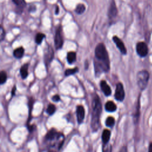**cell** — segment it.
Listing matches in <instances>:
<instances>
[{
  "label": "cell",
  "instance_id": "30",
  "mask_svg": "<svg viewBox=\"0 0 152 152\" xmlns=\"http://www.w3.org/2000/svg\"><path fill=\"white\" fill-rule=\"evenodd\" d=\"M16 86H14L12 90V96H14L15 95V92H16Z\"/></svg>",
  "mask_w": 152,
  "mask_h": 152
},
{
  "label": "cell",
  "instance_id": "19",
  "mask_svg": "<svg viewBox=\"0 0 152 152\" xmlns=\"http://www.w3.org/2000/svg\"><path fill=\"white\" fill-rule=\"evenodd\" d=\"M45 37V35L44 33H37L35 37V42L37 45H40L42 42L44 38Z\"/></svg>",
  "mask_w": 152,
  "mask_h": 152
},
{
  "label": "cell",
  "instance_id": "1",
  "mask_svg": "<svg viewBox=\"0 0 152 152\" xmlns=\"http://www.w3.org/2000/svg\"><path fill=\"white\" fill-rule=\"evenodd\" d=\"M96 60L94 62L96 76L103 72H108L110 68V61L106 47L102 43L99 44L95 51Z\"/></svg>",
  "mask_w": 152,
  "mask_h": 152
},
{
  "label": "cell",
  "instance_id": "7",
  "mask_svg": "<svg viewBox=\"0 0 152 152\" xmlns=\"http://www.w3.org/2000/svg\"><path fill=\"white\" fill-rule=\"evenodd\" d=\"M136 51L139 56L141 57H146L148 54V47L144 42H138L136 45Z\"/></svg>",
  "mask_w": 152,
  "mask_h": 152
},
{
  "label": "cell",
  "instance_id": "6",
  "mask_svg": "<svg viewBox=\"0 0 152 152\" xmlns=\"http://www.w3.org/2000/svg\"><path fill=\"white\" fill-rule=\"evenodd\" d=\"M115 98L117 100L120 102H123L125 99V91L124 86L121 83H118L117 85Z\"/></svg>",
  "mask_w": 152,
  "mask_h": 152
},
{
  "label": "cell",
  "instance_id": "23",
  "mask_svg": "<svg viewBox=\"0 0 152 152\" xmlns=\"http://www.w3.org/2000/svg\"><path fill=\"white\" fill-rule=\"evenodd\" d=\"M78 71H79V68L77 67H75L74 68H69V69H67L65 70V76H69V75L75 74Z\"/></svg>",
  "mask_w": 152,
  "mask_h": 152
},
{
  "label": "cell",
  "instance_id": "17",
  "mask_svg": "<svg viewBox=\"0 0 152 152\" xmlns=\"http://www.w3.org/2000/svg\"><path fill=\"white\" fill-rule=\"evenodd\" d=\"M140 103L139 100L138 102V104L137 105V108L136 109V112L133 113V120L135 124H137L138 122L139 117H140Z\"/></svg>",
  "mask_w": 152,
  "mask_h": 152
},
{
  "label": "cell",
  "instance_id": "2",
  "mask_svg": "<svg viewBox=\"0 0 152 152\" xmlns=\"http://www.w3.org/2000/svg\"><path fill=\"white\" fill-rule=\"evenodd\" d=\"M102 110L100 99L98 95L95 94L92 102V118L91 128L93 132H96L100 127V117Z\"/></svg>",
  "mask_w": 152,
  "mask_h": 152
},
{
  "label": "cell",
  "instance_id": "12",
  "mask_svg": "<svg viewBox=\"0 0 152 152\" xmlns=\"http://www.w3.org/2000/svg\"><path fill=\"white\" fill-rule=\"evenodd\" d=\"M117 14V9L115 3V1H113L109 9V17H113Z\"/></svg>",
  "mask_w": 152,
  "mask_h": 152
},
{
  "label": "cell",
  "instance_id": "9",
  "mask_svg": "<svg viewBox=\"0 0 152 152\" xmlns=\"http://www.w3.org/2000/svg\"><path fill=\"white\" fill-rule=\"evenodd\" d=\"M76 113H77V122L79 124H80L83 123L85 117V110L82 105H78L77 106Z\"/></svg>",
  "mask_w": 152,
  "mask_h": 152
},
{
  "label": "cell",
  "instance_id": "5",
  "mask_svg": "<svg viewBox=\"0 0 152 152\" xmlns=\"http://www.w3.org/2000/svg\"><path fill=\"white\" fill-rule=\"evenodd\" d=\"M54 42H55V46L57 49H60L62 48L64 44V40H63V36L62 34V29L61 27H59L56 30Z\"/></svg>",
  "mask_w": 152,
  "mask_h": 152
},
{
  "label": "cell",
  "instance_id": "15",
  "mask_svg": "<svg viewBox=\"0 0 152 152\" xmlns=\"http://www.w3.org/2000/svg\"><path fill=\"white\" fill-rule=\"evenodd\" d=\"M28 67H29V65L28 64H26L24 65H23L21 68H20V74H21V76L23 79H25L28 75V71H27V69H28Z\"/></svg>",
  "mask_w": 152,
  "mask_h": 152
},
{
  "label": "cell",
  "instance_id": "29",
  "mask_svg": "<svg viewBox=\"0 0 152 152\" xmlns=\"http://www.w3.org/2000/svg\"><path fill=\"white\" fill-rule=\"evenodd\" d=\"M148 152H152V141L149 143L148 147Z\"/></svg>",
  "mask_w": 152,
  "mask_h": 152
},
{
  "label": "cell",
  "instance_id": "10",
  "mask_svg": "<svg viewBox=\"0 0 152 152\" xmlns=\"http://www.w3.org/2000/svg\"><path fill=\"white\" fill-rule=\"evenodd\" d=\"M100 85L101 90L105 96H109L111 95L112 90L106 81H105V80L101 81Z\"/></svg>",
  "mask_w": 152,
  "mask_h": 152
},
{
  "label": "cell",
  "instance_id": "31",
  "mask_svg": "<svg viewBox=\"0 0 152 152\" xmlns=\"http://www.w3.org/2000/svg\"><path fill=\"white\" fill-rule=\"evenodd\" d=\"M58 13H59V7L57 6V7H56V10H55V14H58Z\"/></svg>",
  "mask_w": 152,
  "mask_h": 152
},
{
  "label": "cell",
  "instance_id": "13",
  "mask_svg": "<svg viewBox=\"0 0 152 152\" xmlns=\"http://www.w3.org/2000/svg\"><path fill=\"white\" fill-rule=\"evenodd\" d=\"M110 131L108 129H105L103 131L102 135V140L103 144H106L109 143L110 137Z\"/></svg>",
  "mask_w": 152,
  "mask_h": 152
},
{
  "label": "cell",
  "instance_id": "3",
  "mask_svg": "<svg viewBox=\"0 0 152 152\" xmlns=\"http://www.w3.org/2000/svg\"><path fill=\"white\" fill-rule=\"evenodd\" d=\"M45 138L47 142H50L52 143H54V146L56 145V142H57L59 144L60 148H61L63 144L64 137L62 133H58L56 130L52 128L47 133Z\"/></svg>",
  "mask_w": 152,
  "mask_h": 152
},
{
  "label": "cell",
  "instance_id": "25",
  "mask_svg": "<svg viewBox=\"0 0 152 152\" xmlns=\"http://www.w3.org/2000/svg\"><path fill=\"white\" fill-rule=\"evenodd\" d=\"M102 152H112L111 144L109 143L106 144H103L102 147Z\"/></svg>",
  "mask_w": 152,
  "mask_h": 152
},
{
  "label": "cell",
  "instance_id": "16",
  "mask_svg": "<svg viewBox=\"0 0 152 152\" xmlns=\"http://www.w3.org/2000/svg\"><path fill=\"white\" fill-rule=\"evenodd\" d=\"M76 58H77V56H76V54L74 52H69L67 54V62L70 64H73L76 61Z\"/></svg>",
  "mask_w": 152,
  "mask_h": 152
},
{
  "label": "cell",
  "instance_id": "4",
  "mask_svg": "<svg viewBox=\"0 0 152 152\" xmlns=\"http://www.w3.org/2000/svg\"><path fill=\"white\" fill-rule=\"evenodd\" d=\"M149 80V73L146 70H142L139 71L137 75V85L139 88L143 90H144Z\"/></svg>",
  "mask_w": 152,
  "mask_h": 152
},
{
  "label": "cell",
  "instance_id": "32",
  "mask_svg": "<svg viewBox=\"0 0 152 152\" xmlns=\"http://www.w3.org/2000/svg\"><path fill=\"white\" fill-rule=\"evenodd\" d=\"M48 152H56V151H53V150H51V151H48Z\"/></svg>",
  "mask_w": 152,
  "mask_h": 152
},
{
  "label": "cell",
  "instance_id": "21",
  "mask_svg": "<svg viewBox=\"0 0 152 152\" xmlns=\"http://www.w3.org/2000/svg\"><path fill=\"white\" fill-rule=\"evenodd\" d=\"M57 108L54 104L50 103L47 109V112L49 115H52L53 114L56 112Z\"/></svg>",
  "mask_w": 152,
  "mask_h": 152
},
{
  "label": "cell",
  "instance_id": "11",
  "mask_svg": "<svg viewBox=\"0 0 152 152\" xmlns=\"http://www.w3.org/2000/svg\"><path fill=\"white\" fill-rule=\"evenodd\" d=\"M117 106L116 104L112 101H108L105 104V109L108 112H115L117 110Z\"/></svg>",
  "mask_w": 152,
  "mask_h": 152
},
{
  "label": "cell",
  "instance_id": "28",
  "mask_svg": "<svg viewBox=\"0 0 152 152\" xmlns=\"http://www.w3.org/2000/svg\"><path fill=\"white\" fill-rule=\"evenodd\" d=\"M119 152H128L127 150V148L126 146H123L121 148V149L120 150Z\"/></svg>",
  "mask_w": 152,
  "mask_h": 152
},
{
  "label": "cell",
  "instance_id": "22",
  "mask_svg": "<svg viewBox=\"0 0 152 152\" xmlns=\"http://www.w3.org/2000/svg\"><path fill=\"white\" fill-rule=\"evenodd\" d=\"M7 79V73L4 71H2L0 72V83L1 85L4 84Z\"/></svg>",
  "mask_w": 152,
  "mask_h": 152
},
{
  "label": "cell",
  "instance_id": "8",
  "mask_svg": "<svg viewBox=\"0 0 152 152\" xmlns=\"http://www.w3.org/2000/svg\"><path fill=\"white\" fill-rule=\"evenodd\" d=\"M112 39H113V41L116 44L117 48L119 49L121 54H123V55L127 54V49L125 47V45L120 38L117 36H115L113 37Z\"/></svg>",
  "mask_w": 152,
  "mask_h": 152
},
{
  "label": "cell",
  "instance_id": "14",
  "mask_svg": "<svg viewBox=\"0 0 152 152\" xmlns=\"http://www.w3.org/2000/svg\"><path fill=\"white\" fill-rule=\"evenodd\" d=\"M24 54V49L23 47H19L16 49L13 52L14 57L18 59L22 58Z\"/></svg>",
  "mask_w": 152,
  "mask_h": 152
},
{
  "label": "cell",
  "instance_id": "24",
  "mask_svg": "<svg viewBox=\"0 0 152 152\" xmlns=\"http://www.w3.org/2000/svg\"><path fill=\"white\" fill-rule=\"evenodd\" d=\"M13 1L19 7L23 8L26 5L25 0H13Z\"/></svg>",
  "mask_w": 152,
  "mask_h": 152
},
{
  "label": "cell",
  "instance_id": "20",
  "mask_svg": "<svg viewBox=\"0 0 152 152\" xmlns=\"http://www.w3.org/2000/svg\"><path fill=\"white\" fill-rule=\"evenodd\" d=\"M115 118L112 117H109L106 118V121H105V124L108 127H113V125H115Z\"/></svg>",
  "mask_w": 152,
  "mask_h": 152
},
{
  "label": "cell",
  "instance_id": "26",
  "mask_svg": "<svg viewBox=\"0 0 152 152\" xmlns=\"http://www.w3.org/2000/svg\"><path fill=\"white\" fill-rule=\"evenodd\" d=\"M5 35H6V33L5 31L3 29V27H1V41H3L4 40V39L5 38Z\"/></svg>",
  "mask_w": 152,
  "mask_h": 152
},
{
  "label": "cell",
  "instance_id": "27",
  "mask_svg": "<svg viewBox=\"0 0 152 152\" xmlns=\"http://www.w3.org/2000/svg\"><path fill=\"white\" fill-rule=\"evenodd\" d=\"M52 99L53 101L58 102L60 100V96L58 95H55L52 98Z\"/></svg>",
  "mask_w": 152,
  "mask_h": 152
},
{
  "label": "cell",
  "instance_id": "18",
  "mask_svg": "<svg viewBox=\"0 0 152 152\" xmlns=\"http://www.w3.org/2000/svg\"><path fill=\"white\" fill-rule=\"evenodd\" d=\"M86 10V7L83 4H79L75 7V12L77 14H82Z\"/></svg>",
  "mask_w": 152,
  "mask_h": 152
}]
</instances>
